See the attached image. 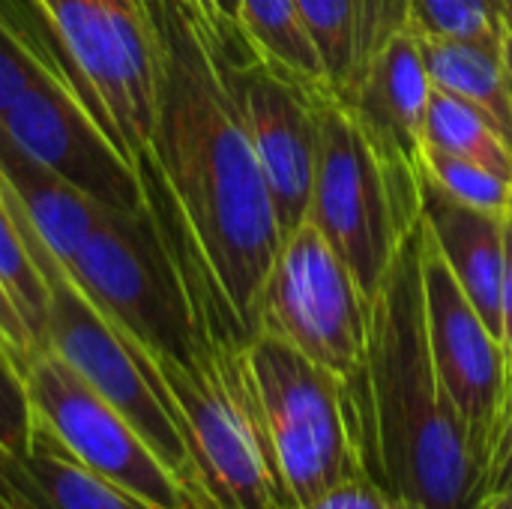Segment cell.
<instances>
[{
	"label": "cell",
	"mask_w": 512,
	"mask_h": 509,
	"mask_svg": "<svg viewBox=\"0 0 512 509\" xmlns=\"http://www.w3.org/2000/svg\"><path fill=\"white\" fill-rule=\"evenodd\" d=\"M159 36L153 165L210 276L252 339L264 279L282 246L219 33L195 0H150Z\"/></svg>",
	"instance_id": "6da1fadb"
},
{
	"label": "cell",
	"mask_w": 512,
	"mask_h": 509,
	"mask_svg": "<svg viewBox=\"0 0 512 509\" xmlns=\"http://www.w3.org/2000/svg\"><path fill=\"white\" fill-rule=\"evenodd\" d=\"M369 474L417 509H477L486 459L435 369L426 336L420 222L369 300L357 378Z\"/></svg>",
	"instance_id": "7a4b0ae2"
},
{
	"label": "cell",
	"mask_w": 512,
	"mask_h": 509,
	"mask_svg": "<svg viewBox=\"0 0 512 509\" xmlns=\"http://www.w3.org/2000/svg\"><path fill=\"white\" fill-rule=\"evenodd\" d=\"M243 339L201 327L186 363L153 357L201 492L216 509H285Z\"/></svg>",
	"instance_id": "3957f363"
},
{
	"label": "cell",
	"mask_w": 512,
	"mask_h": 509,
	"mask_svg": "<svg viewBox=\"0 0 512 509\" xmlns=\"http://www.w3.org/2000/svg\"><path fill=\"white\" fill-rule=\"evenodd\" d=\"M246 360L288 507L369 471L357 378L333 375L270 333L249 339Z\"/></svg>",
	"instance_id": "277c9868"
},
{
	"label": "cell",
	"mask_w": 512,
	"mask_h": 509,
	"mask_svg": "<svg viewBox=\"0 0 512 509\" xmlns=\"http://www.w3.org/2000/svg\"><path fill=\"white\" fill-rule=\"evenodd\" d=\"M54 57L117 144L138 165L150 150L159 90V36L150 0H27Z\"/></svg>",
	"instance_id": "5b68a950"
},
{
	"label": "cell",
	"mask_w": 512,
	"mask_h": 509,
	"mask_svg": "<svg viewBox=\"0 0 512 509\" xmlns=\"http://www.w3.org/2000/svg\"><path fill=\"white\" fill-rule=\"evenodd\" d=\"M3 195L21 225V234L42 270L48 285V309L39 348L54 351L69 369H75L99 396H105L159 453V459L171 468V474L186 486V492H201L186 441L180 435L174 408L168 402L165 384L150 360V354L123 336L96 303L72 282L66 267L51 255V249L39 240L24 210L18 207L9 186L0 180Z\"/></svg>",
	"instance_id": "8992f818"
},
{
	"label": "cell",
	"mask_w": 512,
	"mask_h": 509,
	"mask_svg": "<svg viewBox=\"0 0 512 509\" xmlns=\"http://www.w3.org/2000/svg\"><path fill=\"white\" fill-rule=\"evenodd\" d=\"M63 267L96 309L147 354L177 363L195 354L201 324L186 270L153 207L138 216L102 207L96 228Z\"/></svg>",
	"instance_id": "52a82bcc"
},
{
	"label": "cell",
	"mask_w": 512,
	"mask_h": 509,
	"mask_svg": "<svg viewBox=\"0 0 512 509\" xmlns=\"http://www.w3.org/2000/svg\"><path fill=\"white\" fill-rule=\"evenodd\" d=\"M258 333L288 342L345 381L363 375L369 297L309 219L282 237L264 279Z\"/></svg>",
	"instance_id": "ba28073f"
},
{
	"label": "cell",
	"mask_w": 512,
	"mask_h": 509,
	"mask_svg": "<svg viewBox=\"0 0 512 509\" xmlns=\"http://www.w3.org/2000/svg\"><path fill=\"white\" fill-rule=\"evenodd\" d=\"M315 117L318 156L306 219L327 237L372 300L396 249L417 225L402 222L390 183L351 111L333 93H315Z\"/></svg>",
	"instance_id": "9c48e42d"
},
{
	"label": "cell",
	"mask_w": 512,
	"mask_h": 509,
	"mask_svg": "<svg viewBox=\"0 0 512 509\" xmlns=\"http://www.w3.org/2000/svg\"><path fill=\"white\" fill-rule=\"evenodd\" d=\"M24 387L33 417L87 468L153 507L189 509L192 495L144 435L54 351L39 348L30 357Z\"/></svg>",
	"instance_id": "30bf717a"
},
{
	"label": "cell",
	"mask_w": 512,
	"mask_h": 509,
	"mask_svg": "<svg viewBox=\"0 0 512 509\" xmlns=\"http://www.w3.org/2000/svg\"><path fill=\"white\" fill-rule=\"evenodd\" d=\"M6 138L30 159L72 183L99 207L114 213H147V186L90 108L81 102L63 69L33 84L0 120Z\"/></svg>",
	"instance_id": "8fae6325"
},
{
	"label": "cell",
	"mask_w": 512,
	"mask_h": 509,
	"mask_svg": "<svg viewBox=\"0 0 512 509\" xmlns=\"http://www.w3.org/2000/svg\"><path fill=\"white\" fill-rule=\"evenodd\" d=\"M219 39L255 156L273 198L276 222L285 237L303 225L309 213L318 156L315 93L255 57L246 39Z\"/></svg>",
	"instance_id": "7c38bea8"
},
{
	"label": "cell",
	"mask_w": 512,
	"mask_h": 509,
	"mask_svg": "<svg viewBox=\"0 0 512 509\" xmlns=\"http://www.w3.org/2000/svg\"><path fill=\"white\" fill-rule=\"evenodd\" d=\"M420 270L426 336L441 384L462 414L477 450L489 465V444L507 384V354L477 306L450 273L438 243L420 219Z\"/></svg>",
	"instance_id": "4fadbf2b"
},
{
	"label": "cell",
	"mask_w": 512,
	"mask_h": 509,
	"mask_svg": "<svg viewBox=\"0 0 512 509\" xmlns=\"http://www.w3.org/2000/svg\"><path fill=\"white\" fill-rule=\"evenodd\" d=\"M432 81L420 54V42L405 27L396 33L360 81L339 99L366 135L408 228L420 222V174H423V123Z\"/></svg>",
	"instance_id": "5bb4252c"
},
{
	"label": "cell",
	"mask_w": 512,
	"mask_h": 509,
	"mask_svg": "<svg viewBox=\"0 0 512 509\" xmlns=\"http://www.w3.org/2000/svg\"><path fill=\"white\" fill-rule=\"evenodd\" d=\"M420 219L438 243L450 273L477 306L489 330L501 339V279H504V219L462 204L426 171L420 174Z\"/></svg>",
	"instance_id": "9a60e30c"
},
{
	"label": "cell",
	"mask_w": 512,
	"mask_h": 509,
	"mask_svg": "<svg viewBox=\"0 0 512 509\" xmlns=\"http://www.w3.org/2000/svg\"><path fill=\"white\" fill-rule=\"evenodd\" d=\"M0 180L15 195L27 222L51 255L66 264L99 222L102 207L72 183L18 150L0 129Z\"/></svg>",
	"instance_id": "2e32d148"
},
{
	"label": "cell",
	"mask_w": 512,
	"mask_h": 509,
	"mask_svg": "<svg viewBox=\"0 0 512 509\" xmlns=\"http://www.w3.org/2000/svg\"><path fill=\"white\" fill-rule=\"evenodd\" d=\"M432 87L450 90L498 120L512 144V93L504 66V39L417 36Z\"/></svg>",
	"instance_id": "e0dca14e"
},
{
	"label": "cell",
	"mask_w": 512,
	"mask_h": 509,
	"mask_svg": "<svg viewBox=\"0 0 512 509\" xmlns=\"http://www.w3.org/2000/svg\"><path fill=\"white\" fill-rule=\"evenodd\" d=\"M24 465L33 474L48 509H159L87 468L36 417Z\"/></svg>",
	"instance_id": "ac0fdd59"
},
{
	"label": "cell",
	"mask_w": 512,
	"mask_h": 509,
	"mask_svg": "<svg viewBox=\"0 0 512 509\" xmlns=\"http://www.w3.org/2000/svg\"><path fill=\"white\" fill-rule=\"evenodd\" d=\"M240 36L255 57L306 90L330 93L321 51L294 0H240Z\"/></svg>",
	"instance_id": "d6986e66"
},
{
	"label": "cell",
	"mask_w": 512,
	"mask_h": 509,
	"mask_svg": "<svg viewBox=\"0 0 512 509\" xmlns=\"http://www.w3.org/2000/svg\"><path fill=\"white\" fill-rule=\"evenodd\" d=\"M423 144L471 159L512 180V144L498 120L450 90L432 87L423 123Z\"/></svg>",
	"instance_id": "ffe728a7"
},
{
	"label": "cell",
	"mask_w": 512,
	"mask_h": 509,
	"mask_svg": "<svg viewBox=\"0 0 512 509\" xmlns=\"http://www.w3.org/2000/svg\"><path fill=\"white\" fill-rule=\"evenodd\" d=\"M0 282L6 285L9 297L15 300L24 324L30 327L39 345L45 327V309H48V285L3 195V186H0Z\"/></svg>",
	"instance_id": "44dd1931"
},
{
	"label": "cell",
	"mask_w": 512,
	"mask_h": 509,
	"mask_svg": "<svg viewBox=\"0 0 512 509\" xmlns=\"http://www.w3.org/2000/svg\"><path fill=\"white\" fill-rule=\"evenodd\" d=\"M414 36L504 39V0H408Z\"/></svg>",
	"instance_id": "7402d4cb"
},
{
	"label": "cell",
	"mask_w": 512,
	"mask_h": 509,
	"mask_svg": "<svg viewBox=\"0 0 512 509\" xmlns=\"http://www.w3.org/2000/svg\"><path fill=\"white\" fill-rule=\"evenodd\" d=\"M423 171L462 204H471L477 210H489L498 216L512 213V180L471 159L423 144Z\"/></svg>",
	"instance_id": "603a6c76"
},
{
	"label": "cell",
	"mask_w": 512,
	"mask_h": 509,
	"mask_svg": "<svg viewBox=\"0 0 512 509\" xmlns=\"http://www.w3.org/2000/svg\"><path fill=\"white\" fill-rule=\"evenodd\" d=\"M45 42L24 33L18 18L0 6V120L33 84L60 69L54 51H45Z\"/></svg>",
	"instance_id": "cb8c5ba5"
},
{
	"label": "cell",
	"mask_w": 512,
	"mask_h": 509,
	"mask_svg": "<svg viewBox=\"0 0 512 509\" xmlns=\"http://www.w3.org/2000/svg\"><path fill=\"white\" fill-rule=\"evenodd\" d=\"M327 69L330 93L339 96L354 51V0H294Z\"/></svg>",
	"instance_id": "d4e9b609"
},
{
	"label": "cell",
	"mask_w": 512,
	"mask_h": 509,
	"mask_svg": "<svg viewBox=\"0 0 512 509\" xmlns=\"http://www.w3.org/2000/svg\"><path fill=\"white\" fill-rule=\"evenodd\" d=\"M408 27V0H354V51H351V72L336 99H342L378 51Z\"/></svg>",
	"instance_id": "484cf974"
},
{
	"label": "cell",
	"mask_w": 512,
	"mask_h": 509,
	"mask_svg": "<svg viewBox=\"0 0 512 509\" xmlns=\"http://www.w3.org/2000/svg\"><path fill=\"white\" fill-rule=\"evenodd\" d=\"M285 509H417L408 504L405 498L393 495L387 486H381L366 468L348 474L345 480H339L336 486H330L327 492H321L318 498H312L303 507H285Z\"/></svg>",
	"instance_id": "4316f807"
},
{
	"label": "cell",
	"mask_w": 512,
	"mask_h": 509,
	"mask_svg": "<svg viewBox=\"0 0 512 509\" xmlns=\"http://www.w3.org/2000/svg\"><path fill=\"white\" fill-rule=\"evenodd\" d=\"M512 486V369L507 372L504 399L498 408L492 444H489V465H486V495L504 492Z\"/></svg>",
	"instance_id": "83f0119b"
},
{
	"label": "cell",
	"mask_w": 512,
	"mask_h": 509,
	"mask_svg": "<svg viewBox=\"0 0 512 509\" xmlns=\"http://www.w3.org/2000/svg\"><path fill=\"white\" fill-rule=\"evenodd\" d=\"M0 345H3V351L9 354V360L21 369V375H24L30 357L39 351V345H36L30 327L24 324L18 306H15V300L9 297V291H6L3 282H0Z\"/></svg>",
	"instance_id": "f1b7e54d"
},
{
	"label": "cell",
	"mask_w": 512,
	"mask_h": 509,
	"mask_svg": "<svg viewBox=\"0 0 512 509\" xmlns=\"http://www.w3.org/2000/svg\"><path fill=\"white\" fill-rule=\"evenodd\" d=\"M501 345L512 369V213L504 219V279H501Z\"/></svg>",
	"instance_id": "f546056e"
},
{
	"label": "cell",
	"mask_w": 512,
	"mask_h": 509,
	"mask_svg": "<svg viewBox=\"0 0 512 509\" xmlns=\"http://www.w3.org/2000/svg\"><path fill=\"white\" fill-rule=\"evenodd\" d=\"M195 3L219 36H240V0H195Z\"/></svg>",
	"instance_id": "4dcf8cb0"
},
{
	"label": "cell",
	"mask_w": 512,
	"mask_h": 509,
	"mask_svg": "<svg viewBox=\"0 0 512 509\" xmlns=\"http://www.w3.org/2000/svg\"><path fill=\"white\" fill-rule=\"evenodd\" d=\"M504 66L512 93V0H504Z\"/></svg>",
	"instance_id": "1f68e13d"
},
{
	"label": "cell",
	"mask_w": 512,
	"mask_h": 509,
	"mask_svg": "<svg viewBox=\"0 0 512 509\" xmlns=\"http://www.w3.org/2000/svg\"><path fill=\"white\" fill-rule=\"evenodd\" d=\"M477 509H512V486L504 492H495V495H486Z\"/></svg>",
	"instance_id": "d6a6232c"
},
{
	"label": "cell",
	"mask_w": 512,
	"mask_h": 509,
	"mask_svg": "<svg viewBox=\"0 0 512 509\" xmlns=\"http://www.w3.org/2000/svg\"><path fill=\"white\" fill-rule=\"evenodd\" d=\"M189 509H216V507L207 501V495H204V492H195V495H192V504H189Z\"/></svg>",
	"instance_id": "836d02e7"
},
{
	"label": "cell",
	"mask_w": 512,
	"mask_h": 509,
	"mask_svg": "<svg viewBox=\"0 0 512 509\" xmlns=\"http://www.w3.org/2000/svg\"><path fill=\"white\" fill-rule=\"evenodd\" d=\"M0 351H3V345H0ZM3 354H6V351H3ZM6 357H9V354H6Z\"/></svg>",
	"instance_id": "e575fe53"
}]
</instances>
